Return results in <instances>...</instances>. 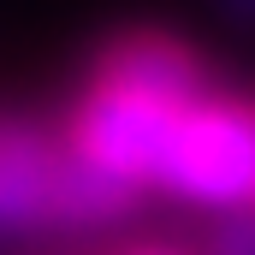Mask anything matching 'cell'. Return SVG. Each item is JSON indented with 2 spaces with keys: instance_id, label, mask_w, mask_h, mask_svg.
<instances>
[{
  "instance_id": "cell-1",
  "label": "cell",
  "mask_w": 255,
  "mask_h": 255,
  "mask_svg": "<svg viewBox=\"0 0 255 255\" xmlns=\"http://www.w3.org/2000/svg\"><path fill=\"white\" fill-rule=\"evenodd\" d=\"M136 190L101 178L89 160L71 154V142H54L30 125L0 119V238L18 232H89L119 220Z\"/></svg>"
},
{
  "instance_id": "cell-2",
  "label": "cell",
  "mask_w": 255,
  "mask_h": 255,
  "mask_svg": "<svg viewBox=\"0 0 255 255\" xmlns=\"http://www.w3.org/2000/svg\"><path fill=\"white\" fill-rule=\"evenodd\" d=\"M154 190L178 196L190 208H214L220 220L255 208V107L196 101L172 130Z\"/></svg>"
},
{
  "instance_id": "cell-3",
  "label": "cell",
  "mask_w": 255,
  "mask_h": 255,
  "mask_svg": "<svg viewBox=\"0 0 255 255\" xmlns=\"http://www.w3.org/2000/svg\"><path fill=\"white\" fill-rule=\"evenodd\" d=\"M208 101V95H202ZM190 107H166V101H142L125 89H107L95 83L89 101L77 107L71 119V154L89 160L101 178L125 184V190H148L160 184V166H166V148H172V130Z\"/></svg>"
},
{
  "instance_id": "cell-4",
  "label": "cell",
  "mask_w": 255,
  "mask_h": 255,
  "mask_svg": "<svg viewBox=\"0 0 255 255\" xmlns=\"http://www.w3.org/2000/svg\"><path fill=\"white\" fill-rule=\"evenodd\" d=\"M107 89H125V95H142V101H166V107H196L202 101V71L196 60L166 42V36H125L101 54V77Z\"/></svg>"
},
{
  "instance_id": "cell-5",
  "label": "cell",
  "mask_w": 255,
  "mask_h": 255,
  "mask_svg": "<svg viewBox=\"0 0 255 255\" xmlns=\"http://www.w3.org/2000/svg\"><path fill=\"white\" fill-rule=\"evenodd\" d=\"M208 255H255V208L244 214H226L208 238Z\"/></svg>"
},
{
  "instance_id": "cell-6",
  "label": "cell",
  "mask_w": 255,
  "mask_h": 255,
  "mask_svg": "<svg viewBox=\"0 0 255 255\" xmlns=\"http://www.w3.org/2000/svg\"><path fill=\"white\" fill-rule=\"evenodd\" d=\"M220 6H226L238 24H255V0H220Z\"/></svg>"
},
{
  "instance_id": "cell-7",
  "label": "cell",
  "mask_w": 255,
  "mask_h": 255,
  "mask_svg": "<svg viewBox=\"0 0 255 255\" xmlns=\"http://www.w3.org/2000/svg\"><path fill=\"white\" fill-rule=\"evenodd\" d=\"M130 255H184V250H130Z\"/></svg>"
}]
</instances>
